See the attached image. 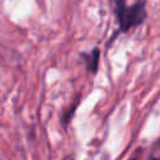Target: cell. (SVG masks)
Wrapping results in <instances>:
<instances>
[{
  "label": "cell",
  "instance_id": "cell-1",
  "mask_svg": "<svg viewBox=\"0 0 160 160\" xmlns=\"http://www.w3.org/2000/svg\"><path fill=\"white\" fill-rule=\"evenodd\" d=\"M116 15L121 31H128L145 20V2L139 1L132 5H126L124 1H116Z\"/></svg>",
  "mask_w": 160,
  "mask_h": 160
},
{
  "label": "cell",
  "instance_id": "cell-2",
  "mask_svg": "<svg viewBox=\"0 0 160 160\" xmlns=\"http://www.w3.org/2000/svg\"><path fill=\"white\" fill-rule=\"evenodd\" d=\"M99 59H100V51L98 48H95L89 55H88V60H86V65L88 69L91 70V72H96L98 66H99Z\"/></svg>",
  "mask_w": 160,
  "mask_h": 160
},
{
  "label": "cell",
  "instance_id": "cell-3",
  "mask_svg": "<svg viewBox=\"0 0 160 160\" xmlns=\"http://www.w3.org/2000/svg\"><path fill=\"white\" fill-rule=\"evenodd\" d=\"M150 160H160V158H152V159H150Z\"/></svg>",
  "mask_w": 160,
  "mask_h": 160
},
{
  "label": "cell",
  "instance_id": "cell-4",
  "mask_svg": "<svg viewBox=\"0 0 160 160\" xmlns=\"http://www.w3.org/2000/svg\"><path fill=\"white\" fill-rule=\"evenodd\" d=\"M132 160H138V159H132Z\"/></svg>",
  "mask_w": 160,
  "mask_h": 160
}]
</instances>
